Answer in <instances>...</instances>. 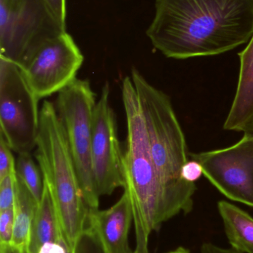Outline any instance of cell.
Here are the masks:
<instances>
[{"instance_id":"cell-1","label":"cell","mask_w":253,"mask_h":253,"mask_svg":"<svg viewBox=\"0 0 253 253\" xmlns=\"http://www.w3.org/2000/svg\"><path fill=\"white\" fill-rule=\"evenodd\" d=\"M147 35L170 59L222 54L252 38L253 0H156Z\"/></svg>"},{"instance_id":"cell-2","label":"cell","mask_w":253,"mask_h":253,"mask_svg":"<svg viewBox=\"0 0 253 253\" xmlns=\"http://www.w3.org/2000/svg\"><path fill=\"white\" fill-rule=\"evenodd\" d=\"M130 77L145 121L166 221L193 210L196 183L184 181L181 175L189 160L187 141L170 98L150 84L136 68L132 70Z\"/></svg>"},{"instance_id":"cell-3","label":"cell","mask_w":253,"mask_h":253,"mask_svg":"<svg viewBox=\"0 0 253 253\" xmlns=\"http://www.w3.org/2000/svg\"><path fill=\"white\" fill-rule=\"evenodd\" d=\"M127 138L123 156L124 190L129 193L133 212L136 248L135 253H149V237L166 221L161 188L150 151L145 121L130 77L122 83Z\"/></svg>"},{"instance_id":"cell-4","label":"cell","mask_w":253,"mask_h":253,"mask_svg":"<svg viewBox=\"0 0 253 253\" xmlns=\"http://www.w3.org/2000/svg\"><path fill=\"white\" fill-rule=\"evenodd\" d=\"M35 157L58 221L74 250L86 228L89 209L83 200L63 126L50 101L45 100L40 109Z\"/></svg>"},{"instance_id":"cell-5","label":"cell","mask_w":253,"mask_h":253,"mask_svg":"<svg viewBox=\"0 0 253 253\" xmlns=\"http://www.w3.org/2000/svg\"><path fill=\"white\" fill-rule=\"evenodd\" d=\"M96 94L88 80L76 79L57 93L56 112L62 123L88 209H98L100 197L94 179L92 161L94 113Z\"/></svg>"},{"instance_id":"cell-6","label":"cell","mask_w":253,"mask_h":253,"mask_svg":"<svg viewBox=\"0 0 253 253\" xmlns=\"http://www.w3.org/2000/svg\"><path fill=\"white\" fill-rule=\"evenodd\" d=\"M39 101L18 64L0 56V134L17 154L37 146Z\"/></svg>"},{"instance_id":"cell-7","label":"cell","mask_w":253,"mask_h":253,"mask_svg":"<svg viewBox=\"0 0 253 253\" xmlns=\"http://www.w3.org/2000/svg\"><path fill=\"white\" fill-rule=\"evenodd\" d=\"M66 31L46 0H0V56L19 63L49 39Z\"/></svg>"},{"instance_id":"cell-8","label":"cell","mask_w":253,"mask_h":253,"mask_svg":"<svg viewBox=\"0 0 253 253\" xmlns=\"http://www.w3.org/2000/svg\"><path fill=\"white\" fill-rule=\"evenodd\" d=\"M84 61L66 31L52 37L25 55L18 63L39 99L58 93L77 79Z\"/></svg>"},{"instance_id":"cell-9","label":"cell","mask_w":253,"mask_h":253,"mask_svg":"<svg viewBox=\"0 0 253 253\" xmlns=\"http://www.w3.org/2000/svg\"><path fill=\"white\" fill-rule=\"evenodd\" d=\"M203 175L226 197L253 208V136L244 134L230 147L190 153Z\"/></svg>"},{"instance_id":"cell-10","label":"cell","mask_w":253,"mask_h":253,"mask_svg":"<svg viewBox=\"0 0 253 253\" xmlns=\"http://www.w3.org/2000/svg\"><path fill=\"white\" fill-rule=\"evenodd\" d=\"M110 85L105 82L94 113L92 143V169L97 193L110 196L119 187L124 188L123 156L117 119L110 105Z\"/></svg>"},{"instance_id":"cell-11","label":"cell","mask_w":253,"mask_h":253,"mask_svg":"<svg viewBox=\"0 0 253 253\" xmlns=\"http://www.w3.org/2000/svg\"><path fill=\"white\" fill-rule=\"evenodd\" d=\"M132 221V203L124 190L120 200L109 209L89 210L86 227L95 233L105 253H135L129 243Z\"/></svg>"},{"instance_id":"cell-12","label":"cell","mask_w":253,"mask_h":253,"mask_svg":"<svg viewBox=\"0 0 253 253\" xmlns=\"http://www.w3.org/2000/svg\"><path fill=\"white\" fill-rule=\"evenodd\" d=\"M239 56L237 89L224 129L245 132L253 125V35Z\"/></svg>"},{"instance_id":"cell-13","label":"cell","mask_w":253,"mask_h":253,"mask_svg":"<svg viewBox=\"0 0 253 253\" xmlns=\"http://www.w3.org/2000/svg\"><path fill=\"white\" fill-rule=\"evenodd\" d=\"M38 206L39 203L32 193L16 175L13 207L14 226L11 245L20 251H28L31 226Z\"/></svg>"},{"instance_id":"cell-14","label":"cell","mask_w":253,"mask_h":253,"mask_svg":"<svg viewBox=\"0 0 253 253\" xmlns=\"http://www.w3.org/2000/svg\"><path fill=\"white\" fill-rule=\"evenodd\" d=\"M218 208L232 247L242 253H253V218L225 201L218 202Z\"/></svg>"},{"instance_id":"cell-15","label":"cell","mask_w":253,"mask_h":253,"mask_svg":"<svg viewBox=\"0 0 253 253\" xmlns=\"http://www.w3.org/2000/svg\"><path fill=\"white\" fill-rule=\"evenodd\" d=\"M16 172L40 204L44 191V181L40 166L36 165L31 153L18 154Z\"/></svg>"},{"instance_id":"cell-16","label":"cell","mask_w":253,"mask_h":253,"mask_svg":"<svg viewBox=\"0 0 253 253\" xmlns=\"http://www.w3.org/2000/svg\"><path fill=\"white\" fill-rule=\"evenodd\" d=\"M16 176L15 171L0 179V211L14 207Z\"/></svg>"},{"instance_id":"cell-17","label":"cell","mask_w":253,"mask_h":253,"mask_svg":"<svg viewBox=\"0 0 253 253\" xmlns=\"http://www.w3.org/2000/svg\"><path fill=\"white\" fill-rule=\"evenodd\" d=\"M74 253H105L98 238L89 227H86L77 240Z\"/></svg>"},{"instance_id":"cell-18","label":"cell","mask_w":253,"mask_h":253,"mask_svg":"<svg viewBox=\"0 0 253 253\" xmlns=\"http://www.w3.org/2000/svg\"><path fill=\"white\" fill-rule=\"evenodd\" d=\"M10 147L0 134V179L16 171V162Z\"/></svg>"},{"instance_id":"cell-19","label":"cell","mask_w":253,"mask_h":253,"mask_svg":"<svg viewBox=\"0 0 253 253\" xmlns=\"http://www.w3.org/2000/svg\"><path fill=\"white\" fill-rule=\"evenodd\" d=\"M14 226V208L0 211L1 245H11Z\"/></svg>"},{"instance_id":"cell-20","label":"cell","mask_w":253,"mask_h":253,"mask_svg":"<svg viewBox=\"0 0 253 253\" xmlns=\"http://www.w3.org/2000/svg\"><path fill=\"white\" fill-rule=\"evenodd\" d=\"M202 175H203V168L201 164L194 159L188 160L183 167L181 175L183 179L187 182L196 183Z\"/></svg>"},{"instance_id":"cell-21","label":"cell","mask_w":253,"mask_h":253,"mask_svg":"<svg viewBox=\"0 0 253 253\" xmlns=\"http://www.w3.org/2000/svg\"><path fill=\"white\" fill-rule=\"evenodd\" d=\"M56 19L66 27V0H46Z\"/></svg>"},{"instance_id":"cell-22","label":"cell","mask_w":253,"mask_h":253,"mask_svg":"<svg viewBox=\"0 0 253 253\" xmlns=\"http://www.w3.org/2000/svg\"><path fill=\"white\" fill-rule=\"evenodd\" d=\"M201 253H243L237 250L234 249H224V248H218L212 244H204L202 246Z\"/></svg>"},{"instance_id":"cell-23","label":"cell","mask_w":253,"mask_h":253,"mask_svg":"<svg viewBox=\"0 0 253 253\" xmlns=\"http://www.w3.org/2000/svg\"><path fill=\"white\" fill-rule=\"evenodd\" d=\"M1 253H29L28 251H20L11 245H1Z\"/></svg>"},{"instance_id":"cell-24","label":"cell","mask_w":253,"mask_h":253,"mask_svg":"<svg viewBox=\"0 0 253 253\" xmlns=\"http://www.w3.org/2000/svg\"><path fill=\"white\" fill-rule=\"evenodd\" d=\"M168 253H190L187 250L184 249L183 248H179L178 249L175 250V251H172V252Z\"/></svg>"},{"instance_id":"cell-25","label":"cell","mask_w":253,"mask_h":253,"mask_svg":"<svg viewBox=\"0 0 253 253\" xmlns=\"http://www.w3.org/2000/svg\"><path fill=\"white\" fill-rule=\"evenodd\" d=\"M244 134H248V135H253V125L252 126H250V127L244 132Z\"/></svg>"}]
</instances>
